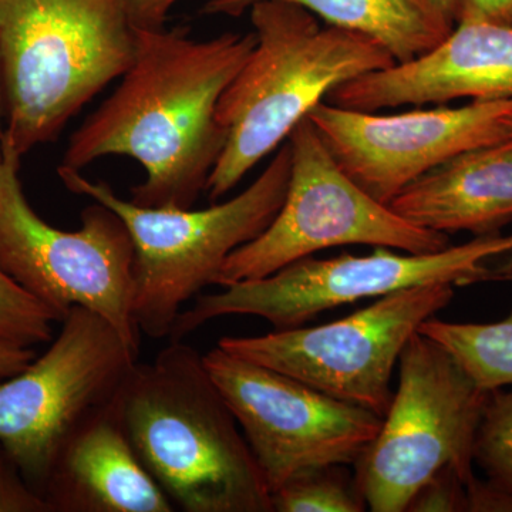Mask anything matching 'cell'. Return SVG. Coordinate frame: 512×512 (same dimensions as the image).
<instances>
[{
	"label": "cell",
	"instance_id": "obj_1",
	"mask_svg": "<svg viewBox=\"0 0 512 512\" xmlns=\"http://www.w3.org/2000/svg\"><path fill=\"white\" fill-rule=\"evenodd\" d=\"M256 43L255 33L195 40L188 29H137L130 69L109 99L70 137L60 167L82 171L107 156L140 163L130 201L192 208L207 188L227 133L217 107Z\"/></svg>",
	"mask_w": 512,
	"mask_h": 512
},
{
	"label": "cell",
	"instance_id": "obj_2",
	"mask_svg": "<svg viewBox=\"0 0 512 512\" xmlns=\"http://www.w3.org/2000/svg\"><path fill=\"white\" fill-rule=\"evenodd\" d=\"M137 456L184 512H272V495L204 357L171 340L117 396Z\"/></svg>",
	"mask_w": 512,
	"mask_h": 512
},
{
	"label": "cell",
	"instance_id": "obj_3",
	"mask_svg": "<svg viewBox=\"0 0 512 512\" xmlns=\"http://www.w3.org/2000/svg\"><path fill=\"white\" fill-rule=\"evenodd\" d=\"M248 10L256 43L218 101L227 143L205 188L212 202L275 153L336 87L396 64L372 40L323 25L302 6L261 0Z\"/></svg>",
	"mask_w": 512,
	"mask_h": 512
},
{
	"label": "cell",
	"instance_id": "obj_4",
	"mask_svg": "<svg viewBox=\"0 0 512 512\" xmlns=\"http://www.w3.org/2000/svg\"><path fill=\"white\" fill-rule=\"evenodd\" d=\"M137 29L126 0H0L3 147L26 156L123 77Z\"/></svg>",
	"mask_w": 512,
	"mask_h": 512
},
{
	"label": "cell",
	"instance_id": "obj_5",
	"mask_svg": "<svg viewBox=\"0 0 512 512\" xmlns=\"http://www.w3.org/2000/svg\"><path fill=\"white\" fill-rule=\"evenodd\" d=\"M64 187L116 212L134 245V318L141 335L170 338L185 302L215 285L222 265L261 235L284 204L291 147L288 140L254 183L237 197L205 210L147 208L123 200L104 181L57 167Z\"/></svg>",
	"mask_w": 512,
	"mask_h": 512
},
{
	"label": "cell",
	"instance_id": "obj_6",
	"mask_svg": "<svg viewBox=\"0 0 512 512\" xmlns=\"http://www.w3.org/2000/svg\"><path fill=\"white\" fill-rule=\"evenodd\" d=\"M504 255H512V234L480 235L431 254H396L390 248L377 247L362 256H308L265 278L198 296L194 306L178 315L170 339L184 340L222 316H258L275 330L292 329L328 309L414 286L437 282L463 286L505 278L511 275V268L491 266L493 259Z\"/></svg>",
	"mask_w": 512,
	"mask_h": 512
},
{
	"label": "cell",
	"instance_id": "obj_7",
	"mask_svg": "<svg viewBox=\"0 0 512 512\" xmlns=\"http://www.w3.org/2000/svg\"><path fill=\"white\" fill-rule=\"evenodd\" d=\"M399 387L376 439L355 464L373 512H403L440 471L473 480L474 447L490 390L436 340L414 333L399 359Z\"/></svg>",
	"mask_w": 512,
	"mask_h": 512
},
{
	"label": "cell",
	"instance_id": "obj_8",
	"mask_svg": "<svg viewBox=\"0 0 512 512\" xmlns=\"http://www.w3.org/2000/svg\"><path fill=\"white\" fill-rule=\"evenodd\" d=\"M18 154L3 147L0 165V269L60 322L74 306L109 320L140 356L134 318V245L116 214L94 202L82 227H52L30 207L19 178Z\"/></svg>",
	"mask_w": 512,
	"mask_h": 512
},
{
	"label": "cell",
	"instance_id": "obj_9",
	"mask_svg": "<svg viewBox=\"0 0 512 512\" xmlns=\"http://www.w3.org/2000/svg\"><path fill=\"white\" fill-rule=\"evenodd\" d=\"M288 143L291 174L281 210L261 235L228 256L215 285L265 278L323 249L346 245L409 254L450 247L447 234L417 227L362 190L340 168L308 117Z\"/></svg>",
	"mask_w": 512,
	"mask_h": 512
},
{
	"label": "cell",
	"instance_id": "obj_10",
	"mask_svg": "<svg viewBox=\"0 0 512 512\" xmlns=\"http://www.w3.org/2000/svg\"><path fill=\"white\" fill-rule=\"evenodd\" d=\"M60 323L42 356L0 380V443L40 494L67 441L116 400L140 357L99 313L74 306Z\"/></svg>",
	"mask_w": 512,
	"mask_h": 512
},
{
	"label": "cell",
	"instance_id": "obj_11",
	"mask_svg": "<svg viewBox=\"0 0 512 512\" xmlns=\"http://www.w3.org/2000/svg\"><path fill=\"white\" fill-rule=\"evenodd\" d=\"M453 298L454 285L447 282L414 286L326 325L225 336L218 346L383 419L392 403L393 370L404 346L424 320Z\"/></svg>",
	"mask_w": 512,
	"mask_h": 512
},
{
	"label": "cell",
	"instance_id": "obj_12",
	"mask_svg": "<svg viewBox=\"0 0 512 512\" xmlns=\"http://www.w3.org/2000/svg\"><path fill=\"white\" fill-rule=\"evenodd\" d=\"M202 357L271 495L308 468L355 466L382 427V417L370 410L333 399L218 345Z\"/></svg>",
	"mask_w": 512,
	"mask_h": 512
},
{
	"label": "cell",
	"instance_id": "obj_13",
	"mask_svg": "<svg viewBox=\"0 0 512 512\" xmlns=\"http://www.w3.org/2000/svg\"><path fill=\"white\" fill-rule=\"evenodd\" d=\"M511 100L437 104L397 114H376L322 101L309 113L340 168L370 197L390 202L414 181L471 148L512 137L504 116Z\"/></svg>",
	"mask_w": 512,
	"mask_h": 512
},
{
	"label": "cell",
	"instance_id": "obj_14",
	"mask_svg": "<svg viewBox=\"0 0 512 512\" xmlns=\"http://www.w3.org/2000/svg\"><path fill=\"white\" fill-rule=\"evenodd\" d=\"M460 99H512V28L457 23L430 52L350 80L326 101L345 109L379 111Z\"/></svg>",
	"mask_w": 512,
	"mask_h": 512
},
{
	"label": "cell",
	"instance_id": "obj_15",
	"mask_svg": "<svg viewBox=\"0 0 512 512\" xmlns=\"http://www.w3.org/2000/svg\"><path fill=\"white\" fill-rule=\"evenodd\" d=\"M43 497L53 512H173L110 406L70 437L47 477Z\"/></svg>",
	"mask_w": 512,
	"mask_h": 512
},
{
	"label": "cell",
	"instance_id": "obj_16",
	"mask_svg": "<svg viewBox=\"0 0 512 512\" xmlns=\"http://www.w3.org/2000/svg\"><path fill=\"white\" fill-rule=\"evenodd\" d=\"M389 207L430 231L500 234L512 221V137L450 158L404 188Z\"/></svg>",
	"mask_w": 512,
	"mask_h": 512
},
{
	"label": "cell",
	"instance_id": "obj_17",
	"mask_svg": "<svg viewBox=\"0 0 512 512\" xmlns=\"http://www.w3.org/2000/svg\"><path fill=\"white\" fill-rule=\"evenodd\" d=\"M261 0H210L207 15L241 16ZM302 6L322 22L372 40L396 64L412 62L440 45L453 25L424 0H282Z\"/></svg>",
	"mask_w": 512,
	"mask_h": 512
},
{
	"label": "cell",
	"instance_id": "obj_18",
	"mask_svg": "<svg viewBox=\"0 0 512 512\" xmlns=\"http://www.w3.org/2000/svg\"><path fill=\"white\" fill-rule=\"evenodd\" d=\"M419 332L446 348L483 389L512 384V311L493 323H451L431 316Z\"/></svg>",
	"mask_w": 512,
	"mask_h": 512
},
{
	"label": "cell",
	"instance_id": "obj_19",
	"mask_svg": "<svg viewBox=\"0 0 512 512\" xmlns=\"http://www.w3.org/2000/svg\"><path fill=\"white\" fill-rule=\"evenodd\" d=\"M346 466L308 468L272 493L276 512H363L367 503Z\"/></svg>",
	"mask_w": 512,
	"mask_h": 512
},
{
	"label": "cell",
	"instance_id": "obj_20",
	"mask_svg": "<svg viewBox=\"0 0 512 512\" xmlns=\"http://www.w3.org/2000/svg\"><path fill=\"white\" fill-rule=\"evenodd\" d=\"M474 461L488 483L512 495V390H491L478 427Z\"/></svg>",
	"mask_w": 512,
	"mask_h": 512
},
{
	"label": "cell",
	"instance_id": "obj_21",
	"mask_svg": "<svg viewBox=\"0 0 512 512\" xmlns=\"http://www.w3.org/2000/svg\"><path fill=\"white\" fill-rule=\"evenodd\" d=\"M59 318L0 269V338L35 348L53 339Z\"/></svg>",
	"mask_w": 512,
	"mask_h": 512
},
{
	"label": "cell",
	"instance_id": "obj_22",
	"mask_svg": "<svg viewBox=\"0 0 512 512\" xmlns=\"http://www.w3.org/2000/svg\"><path fill=\"white\" fill-rule=\"evenodd\" d=\"M0 512H53L0 443Z\"/></svg>",
	"mask_w": 512,
	"mask_h": 512
},
{
	"label": "cell",
	"instance_id": "obj_23",
	"mask_svg": "<svg viewBox=\"0 0 512 512\" xmlns=\"http://www.w3.org/2000/svg\"><path fill=\"white\" fill-rule=\"evenodd\" d=\"M407 511H468L467 483L451 468L440 471L414 495Z\"/></svg>",
	"mask_w": 512,
	"mask_h": 512
},
{
	"label": "cell",
	"instance_id": "obj_24",
	"mask_svg": "<svg viewBox=\"0 0 512 512\" xmlns=\"http://www.w3.org/2000/svg\"><path fill=\"white\" fill-rule=\"evenodd\" d=\"M477 22L512 28V0H458L456 25Z\"/></svg>",
	"mask_w": 512,
	"mask_h": 512
},
{
	"label": "cell",
	"instance_id": "obj_25",
	"mask_svg": "<svg viewBox=\"0 0 512 512\" xmlns=\"http://www.w3.org/2000/svg\"><path fill=\"white\" fill-rule=\"evenodd\" d=\"M136 29H163L168 13L178 0H126Z\"/></svg>",
	"mask_w": 512,
	"mask_h": 512
},
{
	"label": "cell",
	"instance_id": "obj_26",
	"mask_svg": "<svg viewBox=\"0 0 512 512\" xmlns=\"http://www.w3.org/2000/svg\"><path fill=\"white\" fill-rule=\"evenodd\" d=\"M35 357V349L0 338V380L18 375Z\"/></svg>",
	"mask_w": 512,
	"mask_h": 512
},
{
	"label": "cell",
	"instance_id": "obj_27",
	"mask_svg": "<svg viewBox=\"0 0 512 512\" xmlns=\"http://www.w3.org/2000/svg\"><path fill=\"white\" fill-rule=\"evenodd\" d=\"M440 18L446 20L450 25L456 26V13L458 0H424Z\"/></svg>",
	"mask_w": 512,
	"mask_h": 512
},
{
	"label": "cell",
	"instance_id": "obj_28",
	"mask_svg": "<svg viewBox=\"0 0 512 512\" xmlns=\"http://www.w3.org/2000/svg\"><path fill=\"white\" fill-rule=\"evenodd\" d=\"M0 97H2V83H0ZM3 163V130L0 127V165Z\"/></svg>",
	"mask_w": 512,
	"mask_h": 512
},
{
	"label": "cell",
	"instance_id": "obj_29",
	"mask_svg": "<svg viewBox=\"0 0 512 512\" xmlns=\"http://www.w3.org/2000/svg\"><path fill=\"white\" fill-rule=\"evenodd\" d=\"M504 123L507 124V126L510 127L512 131V111L511 113H508L507 116H504Z\"/></svg>",
	"mask_w": 512,
	"mask_h": 512
}]
</instances>
